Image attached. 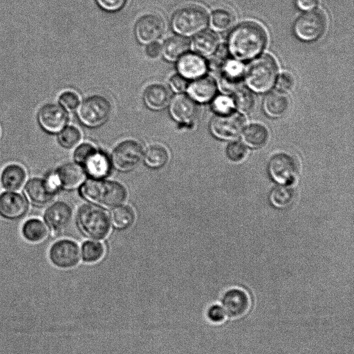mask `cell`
I'll return each instance as SVG.
<instances>
[{
    "label": "cell",
    "instance_id": "43",
    "mask_svg": "<svg viewBox=\"0 0 354 354\" xmlns=\"http://www.w3.org/2000/svg\"><path fill=\"white\" fill-rule=\"evenodd\" d=\"M169 85L173 91L179 93L187 90L188 83L180 75H174L169 80Z\"/></svg>",
    "mask_w": 354,
    "mask_h": 354
},
{
    "label": "cell",
    "instance_id": "9",
    "mask_svg": "<svg viewBox=\"0 0 354 354\" xmlns=\"http://www.w3.org/2000/svg\"><path fill=\"white\" fill-rule=\"evenodd\" d=\"M143 154L142 147L139 142L127 140L115 147L112 152L111 160L117 169L127 171L134 169L139 164Z\"/></svg>",
    "mask_w": 354,
    "mask_h": 354
},
{
    "label": "cell",
    "instance_id": "25",
    "mask_svg": "<svg viewBox=\"0 0 354 354\" xmlns=\"http://www.w3.org/2000/svg\"><path fill=\"white\" fill-rule=\"evenodd\" d=\"M143 99L145 104L152 110H161L169 103L171 95L167 87L155 84L149 86L145 91Z\"/></svg>",
    "mask_w": 354,
    "mask_h": 354
},
{
    "label": "cell",
    "instance_id": "14",
    "mask_svg": "<svg viewBox=\"0 0 354 354\" xmlns=\"http://www.w3.org/2000/svg\"><path fill=\"white\" fill-rule=\"evenodd\" d=\"M56 180L32 178L25 183L24 191L28 200L35 205L50 203L57 192Z\"/></svg>",
    "mask_w": 354,
    "mask_h": 354
},
{
    "label": "cell",
    "instance_id": "46",
    "mask_svg": "<svg viewBox=\"0 0 354 354\" xmlns=\"http://www.w3.org/2000/svg\"><path fill=\"white\" fill-rule=\"evenodd\" d=\"M295 3L300 10L310 11L315 8L319 0H295Z\"/></svg>",
    "mask_w": 354,
    "mask_h": 354
},
{
    "label": "cell",
    "instance_id": "8",
    "mask_svg": "<svg viewBox=\"0 0 354 354\" xmlns=\"http://www.w3.org/2000/svg\"><path fill=\"white\" fill-rule=\"evenodd\" d=\"M327 21L322 10H312L299 16L295 21L293 29L295 35L301 40L313 41L324 33Z\"/></svg>",
    "mask_w": 354,
    "mask_h": 354
},
{
    "label": "cell",
    "instance_id": "28",
    "mask_svg": "<svg viewBox=\"0 0 354 354\" xmlns=\"http://www.w3.org/2000/svg\"><path fill=\"white\" fill-rule=\"evenodd\" d=\"M263 106L267 115L277 118L283 116L287 112L289 102L288 98L282 93L272 92L266 96Z\"/></svg>",
    "mask_w": 354,
    "mask_h": 354
},
{
    "label": "cell",
    "instance_id": "35",
    "mask_svg": "<svg viewBox=\"0 0 354 354\" xmlns=\"http://www.w3.org/2000/svg\"><path fill=\"white\" fill-rule=\"evenodd\" d=\"M233 101L234 106L243 113L252 111L255 104L253 94L245 88H240L234 92Z\"/></svg>",
    "mask_w": 354,
    "mask_h": 354
},
{
    "label": "cell",
    "instance_id": "18",
    "mask_svg": "<svg viewBox=\"0 0 354 354\" xmlns=\"http://www.w3.org/2000/svg\"><path fill=\"white\" fill-rule=\"evenodd\" d=\"M165 24L162 18L156 15H147L141 17L135 28L138 41L142 44L156 41L162 35Z\"/></svg>",
    "mask_w": 354,
    "mask_h": 354
},
{
    "label": "cell",
    "instance_id": "26",
    "mask_svg": "<svg viewBox=\"0 0 354 354\" xmlns=\"http://www.w3.org/2000/svg\"><path fill=\"white\" fill-rule=\"evenodd\" d=\"M21 233L28 241L37 243L46 239L49 234V227L40 219L30 218L24 223Z\"/></svg>",
    "mask_w": 354,
    "mask_h": 354
},
{
    "label": "cell",
    "instance_id": "36",
    "mask_svg": "<svg viewBox=\"0 0 354 354\" xmlns=\"http://www.w3.org/2000/svg\"><path fill=\"white\" fill-rule=\"evenodd\" d=\"M234 21V15L225 9H218L211 16V25L214 29L219 31L230 28Z\"/></svg>",
    "mask_w": 354,
    "mask_h": 354
},
{
    "label": "cell",
    "instance_id": "16",
    "mask_svg": "<svg viewBox=\"0 0 354 354\" xmlns=\"http://www.w3.org/2000/svg\"><path fill=\"white\" fill-rule=\"evenodd\" d=\"M67 121V113L60 105L47 104L38 113L39 125L48 133L60 132L65 127Z\"/></svg>",
    "mask_w": 354,
    "mask_h": 354
},
{
    "label": "cell",
    "instance_id": "21",
    "mask_svg": "<svg viewBox=\"0 0 354 354\" xmlns=\"http://www.w3.org/2000/svg\"><path fill=\"white\" fill-rule=\"evenodd\" d=\"M177 61L179 75L185 79L196 80L203 77L208 67L206 61L197 53H186Z\"/></svg>",
    "mask_w": 354,
    "mask_h": 354
},
{
    "label": "cell",
    "instance_id": "33",
    "mask_svg": "<svg viewBox=\"0 0 354 354\" xmlns=\"http://www.w3.org/2000/svg\"><path fill=\"white\" fill-rule=\"evenodd\" d=\"M293 192L288 186L279 185L274 187L270 193L269 201L277 209H286L292 203Z\"/></svg>",
    "mask_w": 354,
    "mask_h": 354
},
{
    "label": "cell",
    "instance_id": "4",
    "mask_svg": "<svg viewBox=\"0 0 354 354\" xmlns=\"http://www.w3.org/2000/svg\"><path fill=\"white\" fill-rule=\"evenodd\" d=\"M208 19L205 9L198 6H188L174 13L171 27L179 35L190 37L202 32L206 28Z\"/></svg>",
    "mask_w": 354,
    "mask_h": 354
},
{
    "label": "cell",
    "instance_id": "20",
    "mask_svg": "<svg viewBox=\"0 0 354 354\" xmlns=\"http://www.w3.org/2000/svg\"><path fill=\"white\" fill-rule=\"evenodd\" d=\"M72 215V209L68 204L63 201H57L47 207L44 218L49 228L55 231H61L69 225Z\"/></svg>",
    "mask_w": 354,
    "mask_h": 354
},
{
    "label": "cell",
    "instance_id": "10",
    "mask_svg": "<svg viewBox=\"0 0 354 354\" xmlns=\"http://www.w3.org/2000/svg\"><path fill=\"white\" fill-rule=\"evenodd\" d=\"M245 127V119L239 113H230L216 115L211 120L209 129L216 138L221 140H231L242 133Z\"/></svg>",
    "mask_w": 354,
    "mask_h": 354
},
{
    "label": "cell",
    "instance_id": "23",
    "mask_svg": "<svg viewBox=\"0 0 354 354\" xmlns=\"http://www.w3.org/2000/svg\"><path fill=\"white\" fill-rule=\"evenodd\" d=\"M187 91L189 96L198 102H208L216 93V84L209 77H201L188 84Z\"/></svg>",
    "mask_w": 354,
    "mask_h": 354
},
{
    "label": "cell",
    "instance_id": "40",
    "mask_svg": "<svg viewBox=\"0 0 354 354\" xmlns=\"http://www.w3.org/2000/svg\"><path fill=\"white\" fill-rule=\"evenodd\" d=\"M59 103L64 109L72 111L80 105V98L73 91H65L59 96Z\"/></svg>",
    "mask_w": 354,
    "mask_h": 354
},
{
    "label": "cell",
    "instance_id": "11",
    "mask_svg": "<svg viewBox=\"0 0 354 354\" xmlns=\"http://www.w3.org/2000/svg\"><path fill=\"white\" fill-rule=\"evenodd\" d=\"M48 255L53 265L62 269L73 268L80 260L77 244L68 239H62L54 243L49 250Z\"/></svg>",
    "mask_w": 354,
    "mask_h": 354
},
{
    "label": "cell",
    "instance_id": "27",
    "mask_svg": "<svg viewBox=\"0 0 354 354\" xmlns=\"http://www.w3.org/2000/svg\"><path fill=\"white\" fill-rule=\"evenodd\" d=\"M242 133L244 145L252 149L263 147L269 137L267 129L257 123L249 124Z\"/></svg>",
    "mask_w": 354,
    "mask_h": 354
},
{
    "label": "cell",
    "instance_id": "39",
    "mask_svg": "<svg viewBox=\"0 0 354 354\" xmlns=\"http://www.w3.org/2000/svg\"><path fill=\"white\" fill-rule=\"evenodd\" d=\"M247 154L246 146L238 141L230 142L226 148V155L228 158L232 161H240L245 158Z\"/></svg>",
    "mask_w": 354,
    "mask_h": 354
},
{
    "label": "cell",
    "instance_id": "3",
    "mask_svg": "<svg viewBox=\"0 0 354 354\" xmlns=\"http://www.w3.org/2000/svg\"><path fill=\"white\" fill-rule=\"evenodd\" d=\"M278 67L275 59L268 54L254 59L245 73L247 85L254 91L263 93L270 90L276 82Z\"/></svg>",
    "mask_w": 354,
    "mask_h": 354
},
{
    "label": "cell",
    "instance_id": "38",
    "mask_svg": "<svg viewBox=\"0 0 354 354\" xmlns=\"http://www.w3.org/2000/svg\"><path fill=\"white\" fill-rule=\"evenodd\" d=\"M212 106L217 115L230 113L235 106L233 99L226 95H219L214 98Z\"/></svg>",
    "mask_w": 354,
    "mask_h": 354
},
{
    "label": "cell",
    "instance_id": "17",
    "mask_svg": "<svg viewBox=\"0 0 354 354\" xmlns=\"http://www.w3.org/2000/svg\"><path fill=\"white\" fill-rule=\"evenodd\" d=\"M28 209L27 199L15 192L0 194V216L10 221L18 220L25 216Z\"/></svg>",
    "mask_w": 354,
    "mask_h": 354
},
{
    "label": "cell",
    "instance_id": "24",
    "mask_svg": "<svg viewBox=\"0 0 354 354\" xmlns=\"http://www.w3.org/2000/svg\"><path fill=\"white\" fill-rule=\"evenodd\" d=\"M27 173L24 167L17 164H10L3 169L0 180L2 187L9 192L19 190L26 183Z\"/></svg>",
    "mask_w": 354,
    "mask_h": 354
},
{
    "label": "cell",
    "instance_id": "1",
    "mask_svg": "<svg viewBox=\"0 0 354 354\" xmlns=\"http://www.w3.org/2000/svg\"><path fill=\"white\" fill-rule=\"evenodd\" d=\"M264 28L254 21L236 26L230 33L227 50L238 60H248L258 56L267 44Z\"/></svg>",
    "mask_w": 354,
    "mask_h": 354
},
{
    "label": "cell",
    "instance_id": "15",
    "mask_svg": "<svg viewBox=\"0 0 354 354\" xmlns=\"http://www.w3.org/2000/svg\"><path fill=\"white\" fill-rule=\"evenodd\" d=\"M221 306L227 317H241L248 312L250 298L248 292L241 288H230L223 295Z\"/></svg>",
    "mask_w": 354,
    "mask_h": 354
},
{
    "label": "cell",
    "instance_id": "32",
    "mask_svg": "<svg viewBox=\"0 0 354 354\" xmlns=\"http://www.w3.org/2000/svg\"><path fill=\"white\" fill-rule=\"evenodd\" d=\"M111 220L115 227L127 228L133 223L135 213L131 207L120 205L115 207L111 211Z\"/></svg>",
    "mask_w": 354,
    "mask_h": 354
},
{
    "label": "cell",
    "instance_id": "6",
    "mask_svg": "<svg viewBox=\"0 0 354 354\" xmlns=\"http://www.w3.org/2000/svg\"><path fill=\"white\" fill-rule=\"evenodd\" d=\"M73 156L76 162L93 178H103L110 172L111 162L108 157L89 143L77 147Z\"/></svg>",
    "mask_w": 354,
    "mask_h": 354
},
{
    "label": "cell",
    "instance_id": "34",
    "mask_svg": "<svg viewBox=\"0 0 354 354\" xmlns=\"http://www.w3.org/2000/svg\"><path fill=\"white\" fill-rule=\"evenodd\" d=\"M104 254V245L98 241H88L82 247V259L84 262L93 263L99 261Z\"/></svg>",
    "mask_w": 354,
    "mask_h": 354
},
{
    "label": "cell",
    "instance_id": "31",
    "mask_svg": "<svg viewBox=\"0 0 354 354\" xmlns=\"http://www.w3.org/2000/svg\"><path fill=\"white\" fill-rule=\"evenodd\" d=\"M143 156L145 162L151 168H160L165 165L169 160L167 149L157 144L149 146Z\"/></svg>",
    "mask_w": 354,
    "mask_h": 354
},
{
    "label": "cell",
    "instance_id": "7",
    "mask_svg": "<svg viewBox=\"0 0 354 354\" xmlns=\"http://www.w3.org/2000/svg\"><path fill=\"white\" fill-rule=\"evenodd\" d=\"M77 109L80 122L86 126L96 127L107 120L111 112V104L105 97L93 95L85 99Z\"/></svg>",
    "mask_w": 354,
    "mask_h": 354
},
{
    "label": "cell",
    "instance_id": "5",
    "mask_svg": "<svg viewBox=\"0 0 354 354\" xmlns=\"http://www.w3.org/2000/svg\"><path fill=\"white\" fill-rule=\"evenodd\" d=\"M77 223L82 233L91 239H104L110 231V220L107 214L95 205H86L80 208Z\"/></svg>",
    "mask_w": 354,
    "mask_h": 354
},
{
    "label": "cell",
    "instance_id": "30",
    "mask_svg": "<svg viewBox=\"0 0 354 354\" xmlns=\"http://www.w3.org/2000/svg\"><path fill=\"white\" fill-rule=\"evenodd\" d=\"M192 46L197 54L210 56L218 48V39L212 31H202L194 37Z\"/></svg>",
    "mask_w": 354,
    "mask_h": 354
},
{
    "label": "cell",
    "instance_id": "44",
    "mask_svg": "<svg viewBox=\"0 0 354 354\" xmlns=\"http://www.w3.org/2000/svg\"><path fill=\"white\" fill-rule=\"evenodd\" d=\"M97 4L107 11H117L125 4L127 0H95Z\"/></svg>",
    "mask_w": 354,
    "mask_h": 354
},
{
    "label": "cell",
    "instance_id": "19",
    "mask_svg": "<svg viewBox=\"0 0 354 354\" xmlns=\"http://www.w3.org/2000/svg\"><path fill=\"white\" fill-rule=\"evenodd\" d=\"M197 106L195 101L189 95H178L173 98L169 106V113L176 122L189 124L197 115Z\"/></svg>",
    "mask_w": 354,
    "mask_h": 354
},
{
    "label": "cell",
    "instance_id": "45",
    "mask_svg": "<svg viewBox=\"0 0 354 354\" xmlns=\"http://www.w3.org/2000/svg\"><path fill=\"white\" fill-rule=\"evenodd\" d=\"M147 45L146 54L149 57L155 59L162 53V46L159 43L154 41Z\"/></svg>",
    "mask_w": 354,
    "mask_h": 354
},
{
    "label": "cell",
    "instance_id": "41",
    "mask_svg": "<svg viewBox=\"0 0 354 354\" xmlns=\"http://www.w3.org/2000/svg\"><path fill=\"white\" fill-rule=\"evenodd\" d=\"M294 77L289 73H282L276 80L277 88L283 92H290L295 86Z\"/></svg>",
    "mask_w": 354,
    "mask_h": 354
},
{
    "label": "cell",
    "instance_id": "42",
    "mask_svg": "<svg viewBox=\"0 0 354 354\" xmlns=\"http://www.w3.org/2000/svg\"><path fill=\"white\" fill-rule=\"evenodd\" d=\"M206 316L211 322L216 324L223 322L227 317L223 308L218 304L210 306L206 311Z\"/></svg>",
    "mask_w": 354,
    "mask_h": 354
},
{
    "label": "cell",
    "instance_id": "13",
    "mask_svg": "<svg viewBox=\"0 0 354 354\" xmlns=\"http://www.w3.org/2000/svg\"><path fill=\"white\" fill-rule=\"evenodd\" d=\"M244 69L236 59H227L218 69L217 85L225 93H234L241 88Z\"/></svg>",
    "mask_w": 354,
    "mask_h": 354
},
{
    "label": "cell",
    "instance_id": "12",
    "mask_svg": "<svg viewBox=\"0 0 354 354\" xmlns=\"http://www.w3.org/2000/svg\"><path fill=\"white\" fill-rule=\"evenodd\" d=\"M268 172L270 178L279 185L293 183L297 175V166L293 158L286 153L274 156L269 161Z\"/></svg>",
    "mask_w": 354,
    "mask_h": 354
},
{
    "label": "cell",
    "instance_id": "29",
    "mask_svg": "<svg viewBox=\"0 0 354 354\" xmlns=\"http://www.w3.org/2000/svg\"><path fill=\"white\" fill-rule=\"evenodd\" d=\"M189 48V41L182 36H174L167 39L162 46V53L168 61H177L186 53Z\"/></svg>",
    "mask_w": 354,
    "mask_h": 354
},
{
    "label": "cell",
    "instance_id": "22",
    "mask_svg": "<svg viewBox=\"0 0 354 354\" xmlns=\"http://www.w3.org/2000/svg\"><path fill=\"white\" fill-rule=\"evenodd\" d=\"M85 176L82 167L77 162H68L59 167L55 176L57 185L72 189L82 183Z\"/></svg>",
    "mask_w": 354,
    "mask_h": 354
},
{
    "label": "cell",
    "instance_id": "37",
    "mask_svg": "<svg viewBox=\"0 0 354 354\" xmlns=\"http://www.w3.org/2000/svg\"><path fill=\"white\" fill-rule=\"evenodd\" d=\"M82 138L80 130L73 127H64L58 136V141L62 147L71 149L76 146Z\"/></svg>",
    "mask_w": 354,
    "mask_h": 354
},
{
    "label": "cell",
    "instance_id": "2",
    "mask_svg": "<svg viewBox=\"0 0 354 354\" xmlns=\"http://www.w3.org/2000/svg\"><path fill=\"white\" fill-rule=\"evenodd\" d=\"M80 192L84 198L104 207L120 205L127 196V190L122 184L96 178L86 181Z\"/></svg>",
    "mask_w": 354,
    "mask_h": 354
}]
</instances>
